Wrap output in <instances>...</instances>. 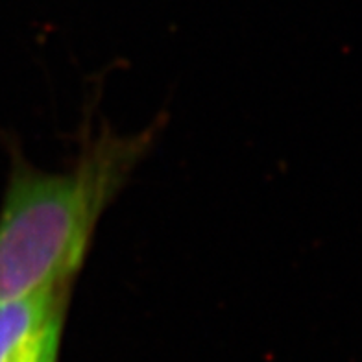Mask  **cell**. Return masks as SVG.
Here are the masks:
<instances>
[{
    "mask_svg": "<svg viewBox=\"0 0 362 362\" xmlns=\"http://www.w3.org/2000/svg\"><path fill=\"white\" fill-rule=\"evenodd\" d=\"M152 139L98 135L76 165L59 174L15 163L0 213V301L71 281L102 213Z\"/></svg>",
    "mask_w": 362,
    "mask_h": 362,
    "instance_id": "cell-1",
    "label": "cell"
},
{
    "mask_svg": "<svg viewBox=\"0 0 362 362\" xmlns=\"http://www.w3.org/2000/svg\"><path fill=\"white\" fill-rule=\"evenodd\" d=\"M67 285L0 301V362H26L48 334L62 327Z\"/></svg>",
    "mask_w": 362,
    "mask_h": 362,
    "instance_id": "cell-2",
    "label": "cell"
},
{
    "mask_svg": "<svg viewBox=\"0 0 362 362\" xmlns=\"http://www.w3.org/2000/svg\"><path fill=\"white\" fill-rule=\"evenodd\" d=\"M62 334L63 325L56 327L52 333L48 334L43 344L39 346L37 351L32 355L26 362H57V355H59V346H62Z\"/></svg>",
    "mask_w": 362,
    "mask_h": 362,
    "instance_id": "cell-3",
    "label": "cell"
}]
</instances>
